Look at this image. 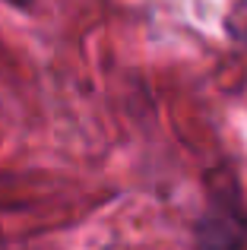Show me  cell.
<instances>
[{"label":"cell","mask_w":247,"mask_h":250,"mask_svg":"<svg viewBox=\"0 0 247 250\" xmlns=\"http://www.w3.org/2000/svg\"><path fill=\"white\" fill-rule=\"evenodd\" d=\"M200 250H244V247L228 222L216 219V222H206L203 231H200Z\"/></svg>","instance_id":"obj_1"},{"label":"cell","mask_w":247,"mask_h":250,"mask_svg":"<svg viewBox=\"0 0 247 250\" xmlns=\"http://www.w3.org/2000/svg\"><path fill=\"white\" fill-rule=\"evenodd\" d=\"M3 3L16 6V10H32V3H35V0H3Z\"/></svg>","instance_id":"obj_2"}]
</instances>
